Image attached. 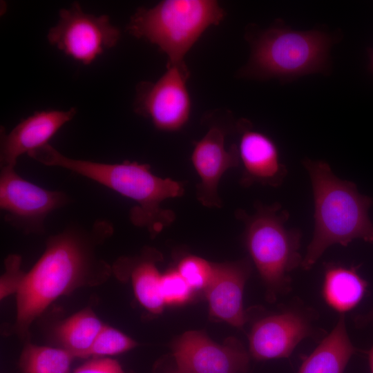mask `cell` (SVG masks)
<instances>
[{"instance_id":"obj_1","label":"cell","mask_w":373,"mask_h":373,"mask_svg":"<svg viewBox=\"0 0 373 373\" xmlns=\"http://www.w3.org/2000/svg\"><path fill=\"white\" fill-rule=\"evenodd\" d=\"M113 225L95 221L88 229L71 224L50 236L41 256L24 272L17 294L15 331L26 338L34 321L55 300L75 289L105 281L111 268L97 257L96 247L111 236Z\"/></svg>"},{"instance_id":"obj_2","label":"cell","mask_w":373,"mask_h":373,"mask_svg":"<svg viewBox=\"0 0 373 373\" xmlns=\"http://www.w3.org/2000/svg\"><path fill=\"white\" fill-rule=\"evenodd\" d=\"M28 155L44 165L70 171L133 200L137 204L130 211L131 221L147 228L151 235L160 232L175 218L174 212L163 209L161 203L181 197L184 192L181 182L155 175L148 164L130 161L108 164L73 159L49 144Z\"/></svg>"},{"instance_id":"obj_3","label":"cell","mask_w":373,"mask_h":373,"mask_svg":"<svg viewBox=\"0 0 373 373\" xmlns=\"http://www.w3.org/2000/svg\"><path fill=\"white\" fill-rule=\"evenodd\" d=\"M314 204V229L301 267L309 270L330 246H347L356 239L373 243L369 209L372 198L360 193L352 182L341 180L323 160L304 159Z\"/></svg>"},{"instance_id":"obj_4","label":"cell","mask_w":373,"mask_h":373,"mask_svg":"<svg viewBox=\"0 0 373 373\" xmlns=\"http://www.w3.org/2000/svg\"><path fill=\"white\" fill-rule=\"evenodd\" d=\"M236 216L245 224V243L267 286L269 299L288 293L291 287L290 273L301 267L303 261L301 232L285 224L289 212L279 203L257 202L253 214L238 209Z\"/></svg>"},{"instance_id":"obj_5","label":"cell","mask_w":373,"mask_h":373,"mask_svg":"<svg viewBox=\"0 0 373 373\" xmlns=\"http://www.w3.org/2000/svg\"><path fill=\"white\" fill-rule=\"evenodd\" d=\"M224 10L215 0H164L152 8H140L126 26L133 36L156 45L168 64L184 58L203 32L218 25Z\"/></svg>"},{"instance_id":"obj_6","label":"cell","mask_w":373,"mask_h":373,"mask_svg":"<svg viewBox=\"0 0 373 373\" xmlns=\"http://www.w3.org/2000/svg\"><path fill=\"white\" fill-rule=\"evenodd\" d=\"M251 42V55L242 75L288 80L326 69L332 41L319 30L275 26L260 32Z\"/></svg>"},{"instance_id":"obj_7","label":"cell","mask_w":373,"mask_h":373,"mask_svg":"<svg viewBox=\"0 0 373 373\" xmlns=\"http://www.w3.org/2000/svg\"><path fill=\"white\" fill-rule=\"evenodd\" d=\"M317 314L296 302L256 321L249 335L251 356L257 361L288 358L302 341L325 334L314 325Z\"/></svg>"},{"instance_id":"obj_8","label":"cell","mask_w":373,"mask_h":373,"mask_svg":"<svg viewBox=\"0 0 373 373\" xmlns=\"http://www.w3.org/2000/svg\"><path fill=\"white\" fill-rule=\"evenodd\" d=\"M189 77L184 61L167 64L166 70L155 82H142L137 86L135 112L151 119L160 131L180 130L191 111Z\"/></svg>"},{"instance_id":"obj_9","label":"cell","mask_w":373,"mask_h":373,"mask_svg":"<svg viewBox=\"0 0 373 373\" xmlns=\"http://www.w3.org/2000/svg\"><path fill=\"white\" fill-rule=\"evenodd\" d=\"M120 37L119 29L111 23L108 15L86 13L77 2L59 10L57 24L47 35L51 45L84 65L114 47Z\"/></svg>"},{"instance_id":"obj_10","label":"cell","mask_w":373,"mask_h":373,"mask_svg":"<svg viewBox=\"0 0 373 373\" xmlns=\"http://www.w3.org/2000/svg\"><path fill=\"white\" fill-rule=\"evenodd\" d=\"M69 202L65 193L45 189L23 179L15 167L1 168V209L5 220L25 233H43L48 214Z\"/></svg>"},{"instance_id":"obj_11","label":"cell","mask_w":373,"mask_h":373,"mask_svg":"<svg viewBox=\"0 0 373 373\" xmlns=\"http://www.w3.org/2000/svg\"><path fill=\"white\" fill-rule=\"evenodd\" d=\"M173 354L180 373H245L249 363L248 353L236 340L218 345L198 331L184 333Z\"/></svg>"},{"instance_id":"obj_12","label":"cell","mask_w":373,"mask_h":373,"mask_svg":"<svg viewBox=\"0 0 373 373\" xmlns=\"http://www.w3.org/2000/svg\"><path fill=\"white\" fill-rule=\"evenodd\" d=\"M191 159L200 179L196 186L198 200L206 207L220 208L218 184L227 170L239 165L238 146L233 144L227 149L224 131L214 126L195 142Z\"/></svg>"},{"instance_id":"obj_13","label":"cell","mask_w":373,"mask_h":373,"mask_svg":"<svg viewBox=\"0 0 373 373\" xmlns=\"http://www.w3.org/2000/svg\"><path fill=\"white\" fill-rule=\"evenodd\" d=\"M240 133L238 153L243 170L240 184L278 187L287 174L276 143L267 135L254 130L246 119L238 124Z\"/></svg>"},{"instance_id":"obj_14","label":"cell","mask_w":373,"mask_h":373,"mask_svg":"<svg viewBox=\"0 0 373 373\" xmlns=\"http://www.w3.org/2000/svg\"><path fill=\"white\" fill-rule=\"evenodd\" d=\"M77 109L37 111L7 133L1 128L0 166L15 167L18 157L48 144V141L76 115Z\"/></svg>"},{"instance_id":"obj_15","label":"cell","mask_w":373,"mask_h":373,"mask_svg":"<svg viewBox=\"0 0 373 373\" xmlns=\"http://www.w3.org/2000/svg\"><path fill=\"white\" fill-rule=\"evenodd\" d=\"M249 261L214 264L211 283L205 289L211 316L242 327L247 321L243 308V291L249 276Z\"/></svg>"},{"instance_id":"obj_16","label":"cell","mask_w":373,"mask_h":373,"mask_svg":"<svg viewBox=\"0 0 373 373\" xmlns=\"http://www.w3.org/2000/svg\"><path fill=\"white\" fill-rule=\"evenodd\" d=\"M358 351L348 336L342 314L331 332L303 361L298 373H343L351 357Z\"/></svg>"},{"instance_id":"obj_17","label":"cell","mask_w":373,"mask_h":373,"mask_svg":"<svg viewBox=\"0 0 373 373\" xmlns=\"http://www.w3.org/2000/svg\"><path fill=\"white\" fill-rule=\"evenodd\" d=\"M367 283L354 267L336 263L325 267L322 296L332 309L343 314L355 307L363 298Z\"/></svg>"},{"instance_id":"obj_18","label":"cell","mask_w":373,"mask_h":373,"mask_svg":"<svg viewBox=\"0 0 373 373\" xmlns=\"http://www.w3.org/2000/svg\"><path fill=\"white\" fill-rule=\"evenodd\" d=\"M104 326L90 309H84L60 323L55 329V334L62 348L70 352L75 358H86Z\"/></svg>"},{"instance_id":"obj_19","label":"cell","mask_w":373,"mask_h":373,"mask_svg":"<svg viewBox=\"0 0 373 373\" xmlns=\"http://www.w3.org/2000/svg\"><path fill=\"white\" fill-rule=\"evenodd\" d=\"M132 267L131 277L138 301L149 311L160 314L164 302L161 293V276L154 258L144 257Z\"/></svg>"},{"instance_id":"obj_20","label":"cell","mask_w":373,"mask_h":373,"mask_svg":"<svg viewBox=\"0 0 373 373\" xmlns=\"http://www.w3.org/2000/svg\"><path fill=\"white\" fill-rule=\"evenodd\" d=\"M74 356L61 347L27 343L19 357L21 373H70Z\"/></svg>"},{"instance_id":"obj_21","label":"cell","mask_w":373,"mask_h":373,"mask_svg":"<svg viewBox=\"0 0 373 373\" xmlns=\"http://www.w3.org/2000/svg\"><path fill=\"white\" fill-rule=\"evenodd\" d=\"M137 346V343L122 332L104 325L88 352L87 358H99L127 352Z\"/></svg>"},{"instance_id":"obj_22","label":"cell","mask_w":373,"mask_h":373,"mask_svg":"<svg viewBox=\"0 0 373 373\" xmlns=\"http://www.w3.org/2000/svg\"><path fill=\"white\" fill-rule=\"evenodd\" d=\"M176 269L193 290L205 289L213 278L214 264L191 255L182 258Z\"/></svg>"},{"instance_id":"obj_23","label":"cell","mask_w":373,"mask_h":373,"mask_svg":"<svg viewBox=\"0 0 373 373\" xmlns=\"http://www.w3.org/2000/svg\"><path fill=\"white\" fill-rule=\"evenodd\" d=\"M192 291L177 269L168 270L161 276V293L165 305L184 303Z\"/></svg>"},{"instance_id":"obj_24","label":"cell","mask_w":373,"mask_h":373,"mask_svg":"<svg viewBox=\"0 0 373 373\" xmlns=\"http://www.w3.org/2000/svg\"><path fill=\"white\" fill-rule=\"evenodd\" d=\"M21 258L16 254L10 255L5 260L6 271L1 278V298L16 293L24 273L21 269Z\"/></svg>"},{"instance_id":"obj_25","label":"cell","mask_w":373,"mask_h":373,"mask_svg":"<svg viewBox=\"0 0 373 373\" xmlns=\"http://www.w3.org/2000/svg\"><path fill=\"white\" fill-rule=\"evenodd\" d=\"M73 373H124L120 364L107 357L93 358Z\"/></svg>"},{"instance_id":"obj_26","label":"cell","mask_w":373,"mask_h":373,"mask_svg":"<svg viewBox=\"0 0 373 373\" xmlns=\"http://www.w3.org/2000/svg\"><path fill=\"white\" fill-rule=\"evenodd\" d=\"M370 323H373V309L365 314H360L354 318V324L356 327H364Z\"/></svg>"},{"instance_id":"obj_27","label":"cell","mask_w":373,"mask_h":373,"mask_svg":"<svg viewBox=\"0 0 373 373\" xmlns=\"http://www.w3.org/2000/svg\"><path fill=\"white\" fill-rule=\"evenodd\" d=\"M369 365L371 373H373V345L367 352Z\"/></svg>"},{"instance_id":"obj_28","label":"cell","mask_w":373,"mask_h":373,"mask_svg":"<svg viewBox=\"0 0 373 373\" xmlns=\"http://www.w3.org/2000/svg\"><path fill=\"white\" fill-rule=\"evenodd\" d=\"M370 68L373 74V48L370 50Z\"/></svg>"},{"instance_id":"obj_29","label":"cell","mask_w":373,"mask_h":373,"mask_svg":"<svg viewBox=\"0 0 373 373\" xmlns=\"http://www.w3.org/2000/svg\"><path fill=\"white\" fill-rule=\"evenodd\" d=\"M170 373H180V372L176 370L175 371L171 372H170Z\"/></svg>"}]
</instances>
